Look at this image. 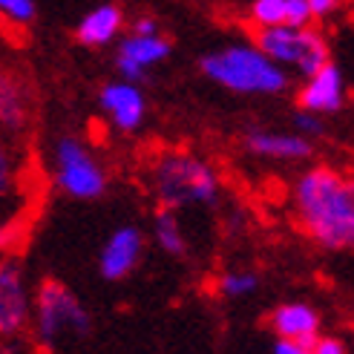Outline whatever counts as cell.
I'll return each instance as SVG.
<instances>
[{
  "mask_svg": "<svg viewBox=\"0 0 354 354\" xmlns=\"http://www.w3.org/2000/svg\"><path fill=\"white\" fill-rule=\"evenodd\" d=\"M150 239L158 251L173 259L187 257V236H185V227L179 219V210L158 207L150 219Z\"/></svg>",
  "mask_w": 354,
  "mask_h": 354,
  "instance_id": "2e32d148",
  "label": "cell"
},
{
  "mask_svg": "<svg viewBox=\"0 0 354 354\" xmlns=\"http://www.w3.org/2000/svg\"><path fill=\"white\" fill-rule=\"evenodd\" d=\"M49 173L55 190L75 202H95L110 187V173L104 162L86 147L81 136L73 133H64L52 141Z\"/></svg>",
  "mask_w": 354,
  "mask_h": 354,
  "instance_id": "5b68a950",
  "label": "cell"
},
{
  "mask_svg": "<svg viewBox=\"0 0 354 354\" xmlns=\"http://www.w3.org/2000/svg\"><path fill=\"white\" fill-rule=\"evenodd\" d=\"M145 257V231L138 225L124 222L104 236L98 248V277L104 282L127 279Z\"/></svg>",
  "mask_w": 354,
  "mask_h": 354,
  "instance_id": "30bf717a",
  "label": "cell"
},
{
  "mask_svg": "<svg viewBox=\"0 0 354 354\" xmlns=\"http://www.w3.org/2000/svg\"><path fill=\"white\" fill-rule=\"evenodd\" d=\"M308 354H348V346L337 334H320V337L308 346Z\"/></svg>",
  "mask_w": 354,
  "mask_h": 354,
  "instance_id": "44dd1931",
  "label": "cell"
},
{
  "mask_svg": "<svg viewBox=\"0 0 354 354\" xmlns=\"http://www.w3.org/2000/svg\"><path fill=\"white\" fill-rule=\"evenodd\" d=\"M259 286H262V279L251 268H227L216 274L214 279V288L222 299H248L259 291Z\"/></svg>",
  "mask_w": 354,
  "mask_h": 354,
  "instance_id": "e0dca14e",
  "label": "cell"
},
{
  "mask_svg": "<svg viewBox=\"0 0 354 354\" xmlns=\"http://www.w3.org/2000/svg\"><path fill=\"white\" fill-rule=\"evenodd\" d=\"M314 21L308 0H288V26H314Z\"/></svg>",
  "mask_w": 354,
  "mask_h": 354,
  "instance_id": "7402d4cb",
  "label": "cell"
},
{
  "mask_svg": "<svg viewBox=\"0 0 354 354\" xmlns=\"http://www.w3.org/2000/svg\"><path fill=\"white\" fill-rule=\"evenodd\" d=\"M124 29H127V24H124V9L115 0H101L98 6H93L78 21L75 41L86 49H107L121 41Z\"/></svg>",
  "mask_w": 354,
  "mask_h": 354,
  "instance_id": "5bb4252c",
  "label": "cell"
},
{
  "mask_svg": "<svg viewBox=\"0 0 354 354\" xmlns=\"http://www.w3.org/2000/svg\"><path fill=\"white\" fill-rule=\"evenodd\" d=\"M32 115V101L29 90L24 81H17L15 75L0 78V124L6 133H21Z\"/></svg>",
  "mask_w": 354,
  "mask_h": 354,
  "instance_id": "9a60e30c",
  "label": "cell"
},
{
  "mask_svg": "<svg viewBox=\"0 0 354 354\" xmlns=\"http://www.w3.org/2000/svg\"><path fill=\"white\" fill-rule=\"evenodd\" d=\"M248 21L254 29H271L288 24V0H251L248 3Z\"/></svg>",
  "mask_w": 354,
  "mask_h": 354,
  "instance_id": "ac0fdd59",
  "label": "cell"
},
{
  "mask_svg": "<svg viewBox=\"0 0 354 354\" xmlns=\"http://www.w3.org/2000/svg\"><path fill=\"white\" fill-rule=\"evenodd\" d=\"M145 179L158 207H216L222 199V179L216 167L193 150L170 147L156 153L145 167Z\"/></svg>",
  "mask_w": 354,
  "mask_h": 354,
  "instance_id": "7a4b0ae2",
  "label": "cell"
},
{
  "mask_svg": "<svg viewBox=\"0 0 354 354\" xmlns=\"http://www.w3.org/2000/svg\"><path fill=\"white\" fill-rule=\"evenodd\" d=\"M254 41L268 58H274L282 69H288L297 78L314 75L320 66L331 61L328 44L314 26H271L257 29Z\"/></svg>",
  "mask_w": 354,
  "mask_h": 354,
  "instance_id": "8992f818",
  "label": "cell"
},
{
  "mask_svg": "<svg viewBox=\"0 0 354 354\" xmlns=\"http://www.w3.org/2000/svg\"><path fill=\"white\" fill-rule=\"evenodd\" d=\"M35 314V294L29 291V282L24 268L15 259L0 265V334L6 340L24 337L32 331Z\"/></svg>",
  "mask_w": 354,
  "mask_h": 354,
  "instance_id": "52a82bcc",
  "label": "cell"
},
{
  "mask_svg": "<svg viewBox=\"0 0 354 354\" xmlns=\"http://www.w3.org/2000/svg\"><path fill=\"white\" fill-rule=\"evenodd\" d=\"M199 73L234 95L277 98L288 90L291 73L259 49L257 41H234L207 49L199 58Z\"/></svg>",
  "mask_w": 354,
  "mask_h": 354,
  "instance_id": "3957f363",
  "label": "cell"
},
{
  "mask_svg": "<svg viewBox=\"0 0 354 354\" xmlns=\"http://www.w3.org/2000/svg\"><path fill=\"white\" fill-rule=\"evenodd\" d=\"M93 331V314L81 297L66 288L61 279H44L35 288L32 337L41 348H55L64 340L86 337Z\"/></svg>",
  "mask_w": 354,
  "mask_h": 354,
  "instance_id": "277c9868",
  "label": "cell"
},
{
  "mask_svg": "<svg viewBox=\"0 0 354 354\" xmlns=\"http://www.w3.org/2000/svg\"><path fill=\"white\" fill-rule=\"evenodd\" d=\"M351 331H354V323H351Z\"/></svg>",
  "mask_w": 354,
  "mask_h": 354,
  "instance_id": "484cf974",
  "label": "cell"
},
{
  "mask_svg": "<svg viewBox=\"0 0 354 354\" xmlns=\"http://www.w3.org/2000/svg\"><path fill=\"white\" fill-rule=\"evenodd\" d=\"M311 343H299V340H286V337H274L271 354H308Z\"/></svg>",
  "mask_w": 354,
  "mask_h": 354,
  "instance_id": "603a6c76",
  "label": "cell"
},
{
  "mask_svg": "<svg viewBox=\"0 0 354 354\" xmlns=\"http://www.w3.org/2000/svg\"><path fill=\"white\" fill-rule=\"evenodd\" d=\"M242 150L254 158H265V162L303 165L314 156V141L297 130L248 127L242 133Z\"/></svg>",
  "mask_w": 354,
  "mask_h": 354,
  "instance_id": "8fae6325",
  "label": "cell"
},
{
  "mask_svg": "<svg viewBox=\"0 0 354 354\" xmlns=\"http://www.w3.org/2000/svg\"><path fill=\"white\" fill-rule=\"evenodd\" d=\"M297 104H299V110H308L317 115H334L337 110H343V104H346L343 69L334 61H328L314 75L303 78V86L297 93Z\"/></svg>",
  "mask_w": 354,
  "mask_h": 354,
  "instance_id": "7c38bea8",
  "label": "cell"
},
{
  "mask_svg": "<svg viewBox=\"0 0 354 354\" xmlns=\"http://www.w3.org/2000/svg\"><path fill=\"white\" fill-rule=\"evenodd\" d=\"M308 6H311L317 21H326V17H331L340 9V0H308Z\"/></svg>",
  "mask_w": 354,
  "mask_h": 354,
  "instance_id": "cb8c5ba5",
  "label": "cell"
},
{
  "mask_svg": "<svg viewBox=\"0 0 354 354\" xmlns=\"http://www.w3.org/2000/svg\"><path fill=\"white\" fill-rule=\"evenodd\" d=\"M0 17L17 29L32 26L38 17V3L35 0H0Z\"/></svg>",
  "mask_w": 354,
  "mask_h": 354,
  "instance_id": "d6986e66",
  "label": "cell"
},
{
  "mask_svg": "<svg viewBox=\"0 0 354 354\" xmlns=\"http://www.w3.org/2000/svg\"><path fill=\"white\" fill-rule=\"evenodd\" d=\"M173 52L170 38H165L162 32L156 35H141V32H127L121 35V41L115 44V73L118 78L127 81H145L150 69H156L158 64H165Z\"/></svg>",
  "mask_w": 354,
  "mask_h": 354,
  "instance_id": "9c48e42d",
  "label": "cell"
},
{
  "mask_svg": "<svg viewBox=\"0 0 354 354\" xmlns=\"http://www.w3.org/2000/svg\"><path fill=\"white\" fill-rule=\"evenodd\" d=\"M323 317L317 306L306 303V299H288L268 311V331L274 337L286 340H299V343H314L320 337Z\"/></svg>",
  "mask_w": 354,
  "mask_h": 354,
  "instance_id": "4fadbf2b",
  "label": "cell"
},
{
  "mask_svg": "<svg viewBox=\"0 0 354 354\" xmlns=\"http://www.w3.org/2000/svg\"><path fill=\"white\" fill-rule=\"evenodd\" d=\"M294 219L323 251L354 248V179L328 165L306 167L291 185Z\"/></svg>",
  "mask_w": 354,
  "mask_h": 354,
  "instance_id": "6da1fadb",
  "label": "cell"
},
{
  "mask_svg": "<svg viewBox=\"0 0 354 354\" xmlns=\"http://www.w3.org/2000/svg\"><path fill=\"white\" fill-rule=\"evenodd\" d=\"M130 32H141V35H156V32H162V26H158V21L156 17H150V15H141V17H136V21L127 26Z\"/></svg>",
  "mask_w": 354,
  "mask_h": 354,
  "instance_id": "d4e9b609",
  "label": "cell"
},
{
  "mask_svg": "<svg viewBox=\"0 0 354 354\" xmlns=\"http://www.w3.org/2000/svg\"><path fill=\"white\" fill-rule=\"evenodd\" d=\"M98 110L104 113V118H107V124L115 133L133 136L145 127L147 98H145V90H141L138 81L115 78L98 90Z\"/></svg>",
  "mask_w": 354,
  "mask_h": 354,
  "instance_id": "ba28073f",
  "label": "cell"
},
{
  "mask_svg": "<svg viewBox=\"0 0 354 354\" xmlns=\"http://www.w3.org/2000/svg\"><path fill=\"white\" fill-rule=\"evenodd\" d=\"M294 130L297 133H303L306 138H320L326 133V124H323V115H317V113H308V110H297L294 113Z\"/></svg>",
  "mask_w": 354,
  "mask_h": 354,
  "instance_id": "ffe728a7",
  "label": "cell"
}]
</instances>
